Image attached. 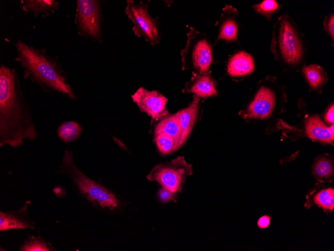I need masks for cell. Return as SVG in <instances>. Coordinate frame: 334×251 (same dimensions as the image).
Masks as SVG:
<instances>
[{
    "instance_id": "12",
    "label": "cell",
    "mask_w": 334,
    "mask_h": 251,
    "mask_svg": "<svg viewBox=\"0 0 334 251\" xmlns=\"http://www.w3.org/2000/svg\"><path fill=\"white\" fill-rule=\"evenodd\" d=\"M238 15V11L232 6L226 5L223 8L220 18L216 24L218 32L214 44L220 40L226 42H234L237 40L239 30Z\"/></svg>"
},
{
    "instance_id": "26",
    "label": "cell",
    "mask_w": 334,
    "mask_h": 251,
    "mask_svg": "<svg viewBox=\"0 0 334 251\" xmlns=\"http://www.w3.org/2000/svg\"><path fill=\"white\" fill-rule=\"evenodd\" d=\"M324 29L329 36L334 47V14L333 13L326 16L323 21Z\"/></svg>"
},
{
    "instance_id": "20",
    "label": "cell",
    "mask_w": 334,
    "mask_h": 251,
    "mask_svg": "<svg viewBox=\"0 0 334 251\" xmlns=\"http://www.w3.org/2000/svg\"><path fill=\"white\" fill-rule=\"evenodd\" d=\"M83 131L82 127L74 121L62 122L56 129L59 139L65 143H69L78 139Z\"/></svg>"
},
{
    "instance_id": "11",
    "label": "cell",
    "mask_w": 334,
    "mask_h": 251,
    "mask_svg": "<svg viewBox=\"0 0 334 251\" xmlns=\"http://www.w3.org/2000/svg\"><path fill=\"white\" fill-rule=\"evenodd\" d=\"M32 203L26 200L18 210L0 211V231L12 229H34L36 223L28 216V207Z\"/></svg>"
},
{
    "instance_id": "21",
    "label": "cell",
    "mask_w": 334,
    "mask_h": 251,
    "mask_svg": "<svg viewBox=\"0 0 334 251\" xmlns=\"http://www.w3.org/2000/svg\"><path fill=\"white\" fill-rule=\"evenodd\" d=\"M312 174L316 180L320 182L330 180L334 175L332 162L326 157L318 159L312 167Z\"/></svg>"
},
{
    "instance_id": "9",
    "label": "cell",
    "mask_w": 334,
    "mask_h": 251,
    "mask_svg": "<svg viewBox=\"0 0 334 251\" xmlns=\"http://www.w3.org/2000/svg\"><path fill=\"white\" fill-rule=\"evenodd\" d=\"M131 97L142 112L155 120H160L170 114L166 108L168 99L158 91L140 87Z\"/></svg>"
},
{
    "instance_id": "18",
    "label": "cell",
    "mask_w": 334,
    "mask_h": 251,
    "mask_svg": "<svg viewBox=\"0 0 334 251\" xmlns=\"http://www.w3.org/2000/svg\"><path fill=\"white\" fill-rule=\"evenodd\" d=\"M20 6L22 10L36 17L40 14L48 16L54 13L58 7V3L54 0H21Z\"/></svg>"
},
{
    "instance_id": "2",
    "label": "cell",
    "mask_w": 334,
    "mask_h": 251,
    "mask_svg": "<svg viewBox=\"0 0 334 251\" xmlns=\"http://www.w3.org/2000/svg\"><path fill=\"white\" fill-rule=\"evenodd\" d=\"M14 46L17 50L14 60L24 69V78H29L45 92L56 93L71 100L76 99L58 58L50 57L46 50L30 46L20 40Z\"/></svg>"
},
{
    "instance_id": "7",
    "label": "cell",
    "mask_w": 334,
    "mask_h": 251,
    "mask_svg": "<svg viewBox=\"0 0 334 251\" xmlns=\"http://www.w3.org/2000/svg\"><path fill=\"white\" fill-rule=\"evenodd\" d=\"M125 13L134 26L132 28L134 35L142 38L146 42L155 46L160 43L161 32L159 24L148 12V4L135 3L127 0Z\"/></svg>"
},
{
    "instance_id": "28",
    "label": "cell",
    "mask_w": 334,
    "mask_h": 251,
    "mask_svg": "<svg viewBox=\"0 0 334 251\" xmlns=\"http://www.w3.org/2000/svg\"><path fill=\"white\" fill-rule=\"evenodd\" d=\"M270 217L265 215L261 216L258 220L257 225L260 228L267 227L270 224Z\"/></svg>"
},
{
    "instance_id": "3",
    "label": "cell",
    "mask_w": 334,
    "mask_h": 251,
    "mask_svg": "<svg viewBox=\"0 0 334 251\" xmlns=\"http://www.w3.org/2000/svg\"><path fill=\"white\" fill-rule=\"evenodd\" d=\"M270 49L274 60L287 70L298 71L305 66L307 41L286 13L280 16L274 24Z\"/></svg>"
},
{
    "instance_id": "27",
    "label": "cell",
    "mask_w": 334,
    "mask_h": 251,
    "mask_svg": "<svg viewBox=\"0 0 334 251\" xmlns=\"http://www.w3.org/2000/svg\"><path fill=\"white\" fill-rule=\"evenodd\" d=\"M157 195L160 201L162 203H166L170 200L176 202V194L162 187L158 190Z\"/></svg>"
},
{
    "instance_id": "10",
    "label": "cell",
    "mask_w": 334,
    "mask_h": 251,
    "mask_svg": "<svg viewBox=\"0 0 334 251\" xmlns=\"http://www.w3.org/2000/svg\"><path fill=\"white\" fill-rule=\"evenodd\" d=\"M278 102L276 91L266 85L260 87L254 98L242 112L244 118L263 119L270 117L275 110Z\"/></svg>"
},
{
    "instance_id": "23",
    "label": "cell",
    "mask_w": 334,
    "mask_h": 251,
    "mask_svg": "<svg viewBox=\"0 0 334 251\" xmlns=\"http://www.w3.org/2000/svg\"><path fill=\"white\" fill-rule=\"evenodd\" d=\"M282 7V5L275 0H264L252 6L256 13L264 16L269 21Z\"/></svg>"
},
{
    "instance_id": "19",
    "label": "cell",
    "mask_w": 334,
    "mask_h": 251,
    "mask_svg": "<svg viewBox=\"0 0 334 251\" xmlns=\"http://www.w3.org/2000/svg\"><path fill=\"white\" fill-rule=\"evenodd\" d=\"M302 70L310 86L314 89H318L328 81L327 74L318 65L304 66Z\"/></svg>"
},
{
    "instance_id": "24",
    "label": "cell",
    "mask_w": 334,
    "mask_h": 251,
    "mask_svg": "<svg viewBox=\"0 0 334 251\" xmlns=\"http://www.w3.org/2000/svg\"><path fill=\"white\" fill-rule=\"evenodd\" d=\"M154 141L158 150L162 154L168 155L178 150L175 140L166 134L155 135Z\"/></svg>"
},
{
    "instance_id": "14",
    "label": "cell",
    "mask_w": 334,
    "mask_h": 251,
    "mask_svg": "<svg viewBox=\"0 0 334 251\" xmlns=\"http://www.w3.org/2000/svg\"><path fill=\"white\" fill-rule=\"evenodd\" d=\"M200 109V98L194 96L190 104L175 113L181 129L180 145L181 147L188 139L196 123Z\"/></svg>"
},
{
    "instance_id": "29",
    "label": "cell",
    "mask_w": 334,
    "mask_h": 251,
    "mask_svg": "<svg viewBox=\"0 0 334 251\" xmlns=\"http://www.w3.org/2000/svg\"><path fill=\"white\" fill-rule=\"evenodd\" d=\"M334 104H332V105L328 110L325 115L324 117L325 120L329 123H333L334 121Z\"/></svg>"
},
{
    "instance_id": "6",
    "label": "cell",
    "mask_w": 334,
    "mask_h": 251,
    "mask_svg": "<svg viewBox=\"0 0 334 251\" xmlns=\"http://www.w3.org/2000/svg\"><path fill=\"white\" fill-rule=\"evenodd\" d=\"M192 174V165L184 156H178L170 162L154 166L146 179L158 182L162 187L177 195L182 192L187 177Z\"/></svg>"
},
{
    "instance_id": "1",
    "label": "cell",
    "mask_w": 334,
    "mask_h": 251,
    "mask_svg": "<svg viewBox=\"0 0 334 251\" xmlns=\"http://www.w3.org/2000/svg\"><path fill=\"white\" fill-rule=\"evenodd\" d=\"M38 131L25 102L16 69L0 67V147H18L34 140Z\"/></svg>"
},
{
    "instance_id": "22",
    "label": "cell",
    "mask_w": 334,
    "mask_h": 251,
    "mask_svg": "<svg viewBox=\"0 0 334 251\" xmlns=\"http://www.w3.org/2000/svg\"><path fill=\"white\" fill-rule=\"evenodd\" d=\"M20 251H54L56 249L46 239L39 235L28 236L18 249Z\"/></svg>"
},
{
    "instance_id": "16",
    "label": "cell",
    "mask_w": 334,
    "mask_h": 251,
    "mask_svg": "<svg viewBox=\"0 0 334 251\" xmlns=\"http://www.w3.org/2000/svg\"><path fill=\"white\" fill-rule=\"evenodd\" d=\"M306 128L307 135L313 140L329 143L334 141V125L328 127L318 115L312 116L307 120Z\"/></svg>"
},
{
    "instance_id": "15",
    "label": "cell",
    "mask_w": 334,
    "mask_h": 251,
    "mask_svg": "<svg viewBox=\"0 0 334 251\" xmlns=\"http://www.w3.org/2000/svg\"><path fill=\"white\" fill-rule=\"evenodd\" d=\"M227 72L232 77H242L252 73L254 70L253 57L244 51H239L233 55L227 64Z\"/></svg>"
},
{
    "instance_id": "17",
    "label": "cell",
    "mask_w": 334,
    "mask_h": 251,
    "mask_svg": "<svg viewBox=\"0 0 334 251\" xmlns=\"http://www.w3.org/2000/svg\"><path fill=\"white\" fill-rule=\"evenodd\" d=\"M154 136L160 133L166 134L172 137L176 143L177 149L180 148L181 129L179 121L175 114H168L158 122L154 129Z\"/></svg>"
},
{
    "instance_id": "5",
    "label": "cell",
    "mask_w": 334,
    "mask_h": 251,
    "mask_svg": "<svg viewBox=\"0 0 334 251\" xmlns=\"http://www.w3.org/2000/svg\"><path fill=\"white\" fill-rule=\"evenodd\" d=\"M186 45L180 52L182 70L191 69L196 74L208 72L213 61L212 45L206 35L190 27Z\"/></svg>"
},
{
    "instance_id": "13",
    "label": "cell",
    "mask_w": 334,
    "mask_h": 251,
    "mask_svg": "<svg viewBox=\"0 0 334 251\" xmlns=\"http://www.w3.org/2000/svg\"><path fill=\"white\" fill-rule=\"evenodd\" d=\"M182 92L193 94L198 98H206L218 94L216 82L208 73L194 75L186 84Z\"/></svg>"
},
{
    "instance_id": "4",
    "label": "cell",
    "mask_w": 334,
    "mask_h": 251,
    "mask_svg": "<svg viewBox=\"0 0 334 251\" xmlns=\"http://www.w3.org/2000/svg\"><path fill=\"white\" fill-rule=\"evenodd\" d=\"M54 174L66 176L75 192L100 210L112 212L121 206L114 192L89 178L78 168L74 160L72 151L64 150L61 163L56 167Z\"/></svg>"
},
{
    "instance_id": "8",
    "label": "cell",
    "mask_w": 334,
    "mask_h": 251,
    "mask_svg": "<svg viewBox=\"0 0 334 251\" xmlns=\"http://www.w3.org/2000/svg\"><path fill=\"white\" fill-rule=\"evenodd\" d=\"M75 24L78 34L102 43L101 4L96 0H78Z\"/></svg>"
},
{
    "instance_id": "25",
    "label": "cell",
    "mask_w": 334,
    "mask_h": 251,
    "mask_svg": "<svg viewBox=\"0 0 334 251\" xmlns=\"http://www.w3.org/2000/svg\"><path fill=\"white\" fill-rule=\"evenodd\" d=\"M314 202L326 211L333 210L334 208V190L328 188L323 189L314 197Z\"/></svg>"
}]
</instances>
